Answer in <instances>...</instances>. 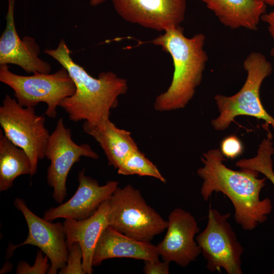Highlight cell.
<instances>
[{"mask_svg": "<svg viewBox=\"0 0 274 274\" xmlns=\"http://www.w3.org/2000/svg\"><path fill=\"white\" fill-rule=\"evenodd\" d=\"M220 150L211 149L201 157L203 166L197 170L202 180L200 194L207 201L214 192H221L231 201L235 222L245 230L254 229L267 219L272 211L271 200L261 199L260 194L265 186L266 178H259V172L227 167Z\"/></svg>", "mask_w": 274, "mask_h": 274, "instance_id": "cell-1", "label": "cell"}, {"mask_svg": "<svg viewBox=\"0 0 274 274\" xmlns=\"http://www.w3.org/2000/svg\"><path fill=\"white\" fill-rule=\"evenodd\" d=\"M44 52L67 70L75 85V93L60 105L70 120L97 124L109 118L111 110L118 105L119 96L127 91V80L111 71L101 72L97 78L93 77L73 60L63 39L56 49L46 48Z\"/></svg>", "mask_w": 274, "mask_h": 274, "instance_id": "cell-2", "label": "cell"}, {"mask_svg": "<svg viewBox=\"0 0 274 274\" xmlns=\"http://www.w3.org/2000/svg\"><path fill=\"white\" fill-rule=\"evenodd\" d=\"M183 30L180 26L170 28L151 41L170 55L174 66L170 86L155 99L154 108L157 111L184 109L202 79L208 60L204 49L205 36L200 33L187 38Z\"/></svg>", "mask_w": 274, "mask_h": 274, "instance_id": "cell-3", "label": "cell"}, {"mask_svg": "<svg viewBox=\"0 0 274 274\" xmlns=\"http://www.w3.org/2000/svg\"><path fill=\"white\" fill-rule=\"evenodd\" d=\"M247 72L246 81L241 89L233 95L215 96L219 116L211 123L216 130L227 129L238 116L245 115L265 121V129L269 125L274 128V118L263 107L260 97V89L264 80L271 74V63L261 53L253 52L243 62Z\"/></svg>", "mask_w": 274, "mask_h": 274, "instance_id": "cell-4", "label": "cell"}, {"mask_svg": "<svg viewBox=\"0 0 274 274\" xmlns=\"http://www.w3.org/2000/svg\"><path fill=\"white\" fill-rule=\"evenodd\" d=\"M0 81L13 90L15 99L23 107H35L45 103V114L51 118H56L57 107L76 91L74 82L63 66L53 74L38 73L26 76L12 73L8 64H1Z\"/></svg>", "mask_w": 274, "mask_h": 274, "instance_id": "cell-5", "label": "cell"}, {"mask_svg": "<svg viewBox=\"0 0 274 274\" xmlns=\"http://www.w3.org/2000/svg\"><path fill=\"white\" fill-rule=\"evenodd\" d=\"M108 220L109 226L115 230L144 242H150L167 226V221L131 185L118 187L109 198Z\"/></svg>", "mask_w": 274, "mask_h": 274, "instance_id": "cell-6", "label": "cell"}, {"mask_svg": "<svg viewBox=\"0 0 274 274\" xmlns=\"http://www.w3.org/2000/svg\"><path fill=\"white\" fill-rule=\"evenodd\" d=\"M45 118L36 114L35 107L20 105L6 95L0 107V124L5 135L25 151L36 174L39 160L45 157L50 135L45 125Z\"/></svg>", "mask_w": 274, "mask_h": 274, "instance_id": "cell-7", "label": "cell"}, {"mask_svg": "<svg viewBox=\"0 0 274 274\" xmlns=\"http://www.w3.org/2000/svg\"><path fill=\"white\" fill-rule=\"evenodd\" d=\"M230 214L210 208L205 229L196 237L211 272L224 269L228 274H242L241 256L244 249L228 221Z\"/></svg>", "mask_w": 274, "mask_h": 274, "instance_id": "cell-8", "label": "cell"}, {"mask_svg": "<svg viewBox=\"0 0 274 274\" xmlns=\"http://www.w3.org/2000/svg\"><path fill=\"white\" fill-rule=\"evenodd\" d=\"M82 156L99 158L88 144L78 145L74 142L71 129L65 127L62 118H59L50 134L45 152V157L50 161L47 172V183L53 188L52 196L57 203H61L65 198L68 173Z\"/></svg>", "mask_w": 274, "mask_h": 274, "instance_id": "cell-9", "label": "cell"}, {"mask_svg": "<svg viewBox=\"0 0 274 274\" xmlns=\"http://www.w3.org/2000/svg\"><path fill=\"white\" fill-rule=\"evenodd\" d=\"M14 204L24 217L28 234L23 242L16 245H10L7 256L10 257L13 251L20 246L26 245L37 246L49 257L51 262L47 273L56 274L65 266L68 256L63 223H52L38 217L21 198L15 199Z\"/></svg>", "mask_w": 274, "mask_h": 274, "instance_id": "cell-10", "label": "cell"}, {"mask_svg": "<svg viewBox=\"0 0 274 274\" xmlns=\"http://www.w3.org/2000/svg\"><path fill=\"white\" fill-rule=\"evenodd\" d=\"M125 21L156 31L180 26L185 18L187 0H111Z\"/></svg>", "mask_w": 274, "mask_h": 274, "instance_id": "cell-11", "label": "cell"}, {"mask_svg": "<svg viewBox=\"0 0 274 274\" xmlns=\"http://www.w3.org/2000/svg\"><path fill=\"white\" fill-rule=\"evenodd\" d=\"M167 221L166 234L156 246L158 254L163 260L185 267L201 253L194 241L199 228L192 214L179 208L170 213Z\"/></svg>", "mask_w": 274, "mask_h": 274, "instance_id": "cell-12", "label": "cell"}, {"mask_svg": "<svg viewBox=\"0 0 274 274\" xmlns=\"http://www.w3.org/2000/svg\"><path fill=\"white\" fill-rule=\"evenodd\" d=\"M78 180V187L74 195L66 202L46 211L44 219L52 221L58 218L86 219L112 196L119 184L116 181H109L99 185L97 180L85 174L84 169L79 172Z\"/></svg>", "mask_w": 274, "mask_h": 274, "instance_id": "cell-13", "label": "cell"}, {"mask_svg": "<svg viewBox=\"0 0 274 274\" xmlns=\"http://www.w3.org/2000/svg\"><path fill=\"white\" fill-rule=\"evenodd\" d=\"M15 0H8L5 28L0 38V65L13 64L27 73L49 74L50 65L39 57L40 47L35 40L26 36L21 39L14 21Z\"/></svg>", "mask_w": 274, "mask_h": 274, "instance_id": "cell-14", "label": "cell"}, {"mask_svg": "<svg viewBox=\"0 0 274 274\" xmlns=\"http://www.w3.org/2000/svg\"><path fill=\"white\" fill-rule=\"evenodd\" d=\"M109 198L102 202L88 218L81 220L66 218L63 223L68 250L75 243H78L81 247L85 273H92V260L96 246L109 226Z\"/></svg>", "mask_w": 274, "mask_h": 274, "instance_id": "cell-15", "label": "cell"}, {"mask_svg": "<svg viewBox=\"0 0 274 274\" xmlns=\"http://www.w3.org/2000/svg\"><path fill=\"white\" fill-rule=\"evenodd\" d=\"M114 258L155 260L159 259V255L156 246L150 242L137 240L108 226L96 246L93 266L99 265L103 261Z\"/></svg>", "mask_w": 274, "mask_h": 274, "instance_id": "cell-16", "label": "cell"}, {"mask_svg": "<svg viewBox=\"0 0 274 274\" xmlns=\"http://www.w3.org/2000/svg\"><path fill=\"white\" fill-rule=\"evenodd\" d=\"M225 26L256 30L266 5L257 0H200Z\"/></svg>", "mask_w": 274, "mask_h": 274, "instance_id": "cell-17", "label": "cell"}, {"mask_svg": "<svg viewBox=\"0 0 274 274\" xmlns=\"http://www.w3.org/2000/svg\"><path fill=\"white\" fill-rule=\"evenodd\" d=\"M82 127L85 133L98 143L109 165L116 169L129 153L139 148L131 132L118 128L109 118L97 124L84 121Z\"/></svg>", "mask_w": 274, "mask_h": 274, "instance_id": "cell-18", "label": "cell"}, {"mask_svg": "<svg viewBox=\"0 0 274 274\" xmlns=\"http://www.w3.org/2000/svg\"><path fill=\"white\" fill-rule=\"evenodd\" d=\"M32 176L30 159L24 150L12 143L0 130V191H7L18 177Z\"/></svg>", "mask_w": 274, "mask_h": 274, "instance_id": "cell-19", "label": "cell"}, {"mask_svg": "<svg viewBox=\"0 0 274 274\" xmlns=\"http://www.w3.org/2000/svg\"><path fill=\"white\" fill-rule=\"evenodd\" d=\"M271 135L264 139L259 145L257 155L251 158L242 159L235 162V165L241 168H249L263 174L274 186V172L272 155L274 147L271 141Z\"/></svg>", "mask_w": 274, "mask_h": 274, "instance_id": "cell-20", "label": "cell"}, {"mask_svg": "<svg viewBox=\"0 0 274 274\" xmlns=\"http://www.w3.org/2000/svg\"><path fill=\"white\" fill-rule=\"evenodd\" d=\"M117 169L119 175L148 176L156 178L164 183L166 182L157 166L139 148L129 153Z\"/></svg>", "mask_w": 274, "mask_h": 274, "instance_id": "cell-21", "label": "cell"}, {"mask_svg": "<svg viewBox=\"0 0 274 274\" xmlns=\"http://www.w3.org/2000/svg\"><path fill=\"white\" fill-rule=\"evenodd\" d=\"M83 252L78 243H74L68 250V256L64 267L58 271L59 274H85L83 265Z\"/></svg>", "mask_w": 274, "mask_h": 274, "instance_id": "cell-22", "label": "cell"}, {"mask_svg": "<svg viewBox=\"0 0 274 274\" xmlns=\"http://www.w3.org/2000/svg\"><path fill=\"white\" fill-rule=\"evenodd\" d=\"M42 250L38 251L35 263L32 266L24 261H20L16 270L17 274H45L48 273L50 267L48 263L49 257L45 255L43 256Z\"/></svg>", "mask_w": 274, "mask_h": 274, "instance_id": "cell-23", "label": "cell"}, {"mask_svg": "<svg viewBox=\"0 0 274 274\" xmlns=\"http://www.w3.org/2000/svg\"><path fill=\"white\" fill-rule=\"evenodd\" d=\"M220 151L224 157L233 159L243 153L244 146L237 136L230 135L225 137L221 141Z\"/></svg>", "mask_w": 274, "mask_h": 274, "instance_id": "cell-24", "label": "cell"}, {"mask_svg": "<svg viewBox=\"0 0 274 274\" xmlns=\"http://www.w3.org/2000/svg\"><path fill=\"white\" fill-rule=\"evenodd\" d=\"M143 271L145 274H168L170 262L159 259L144 261Z\"/></svg>", "mask_w": 274, "mask_h": 274, "instance_id": "cell-25", "label": "cell"}, {"mask_svg": "<svg viewBox=\"0 0 274 274\" xmlns=\"http://www.w3.org/2000/svg\"><path fill=\"white\" fill-rule=\"evenodd\" d=\"M261 20L268 25V30L274 41V10L263 14ZM270 55L274 57V45L270 50Z\"/></svg>", "mask_w": 274, "mask_h": 274, "instance_id": "cell-26", "label": "cell"}, {"mask_svg": "<svg viewBox=\"0 0 274 274\" xmlns=\"http://www.w3.org/2000/svg\"><path fill=\"white\" fill-rule=\"evenodd\" d=\"M106 0H90V4L91 6H96L98 5H100Z\"/></svg>", "mask_w": 274, "mask_h": 274, "instance_id": "cell-27", "label": "cell"}, {"mask_svg": "<svg viewBox=\"0 0 274 274\" xmlns=\"http://www.w3.org/2000/svg\"><path fill=\"white\" fill-rule=\"evenodd\" d=\"M258 1L262 2L266 5H269L271 6H274V0H257Z\"/></svg>", "mask_w": 274, "mask_h": 274, "instance_id": "cell-28", "label": "cell"}]
</instances>
